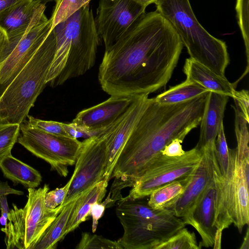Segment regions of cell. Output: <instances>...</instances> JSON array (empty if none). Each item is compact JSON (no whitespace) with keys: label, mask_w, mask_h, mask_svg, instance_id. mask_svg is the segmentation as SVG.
I'll use <instances>...</instances> for the list:
<instances>
[{"label":"cell","mask_w":249,"mask_h":249,"mask_svg":"<svg viewBox=\"0 0 249 249\" xmlns=\"http://www.w3.org/2000/svg\"><path fill=\"white\" fill-rule=\"evenodd\" d=\"M71 180L72 178H71L63 187L56 188L55 189L48 191L46 193L44 202L47 208L53 209L63 203L67 196Z\"/></svg>","instance_id":"obj_33"},{"label":"cell","mask_w":249,"mask_h":249,"mask_svg":"<svg viewBox=\"0 0 249 249\" xmlns=\"http://www.w3.org/2000/svg\"><path fill=\"white\" fill-rule=\"evenodd\" d=\"M56 49L53 65L63 70L51 85L57 86L81 76L94 65L101 37L89 2L53 28Z\"/></svg>","instance_id":"obj_3"},{"label":"cell","mask_w":249,"mask_h":249,"mask_svg":"<svg viewBox=\"0 0 249 249\" xmlns=\"http://www.w3.org/2000/svg\"><path fill=\"white\" fill-rule=\"evenodd\" d=\"M0 169L4 176L15 184L36 188L42 181V176L36 169L15 158L12 155L0 160Z\"/></svg>","instance_id":"obj_22"},{"label":"cell","mask_w":249,"mask_h":249,"mask_svg":"<svg viewBox=\"0 0 249 249\" xmlns=\"http://www.w3.org/2000/svg\"><path fill=\"white\" fill-rule=\"evenodd\" d=\"M43 3L46 4L47 2L54 1V0H40Z\"/></svg>","instance_id":"obj_44"},{"label":"cell","mask_w":249,"mask_h":249,"mask_svg":"<svg viewBox=\"0 0 249 249\" xmlns=\"http://www.w3.org/2000/svg\"><path fill=\"white\" fill-rule=\"evenodd\" d=\"M46 7L40 0H22L0 13V28L7 38L1 62L23 35L46 18Z\"/></svg>","instance_id":"obj_13"},{"label":"cell","mask_w":249,"mask_h":249,"mask_svg":"<svg viewBox=\"0 0 249 249\" xmlns=\"http://www.w3.org/2000/svg\"><path fill=\"white\" fill-rule=\"evenodd\" d=\"M199 249L195 233L184 227L156 248V249Z\"/></svg>","instance_id":"obj_27"},{"label":"cell","mask_w":249,"mask_h":249,"mask_svg":"<svg viewBox=\"0 0 249 249\" xmlns=\"http://www.w3.org/2000/svg\"><path fill=\"white\" fill-rule=\"evenodd\" d=\"M240 249H249V230L247 228L246 234L245 236L243 242L239 248Z\"/></svg>","instance_id":"obj_42"},{"label":"cell","mask_w":249,"mask_h":249,"mask_svg":"<svg viewBox=\"0 0 249 249\" xmlns=\"http://www.w3.org/2000/svg\"><path fill=\"white\" fill-rule=\"evenodd\" d=\"M115 213L124 229L117 241L124 249H156L185 227L168 209H155L142 198L119 200Z\"/></svg>","instance_id":"obj_4"},{"label":"cell","mask_w":249,"mask_h":249,"mask_svg":"<svg viewBox=\"0 0 249 249\" xmlns=\"http://www.w3.org/2000/svg\"><path fill=\"white\" fill-rule=\"evenodd\" d=\"M229 168L223 177L213 171L215 186L214 226L223 231L233 224L240 233L249 223V153L229 148Z\"/></svg>","instance_id":"obj_7"},{"label":"cell","mask_w":249,"mask_h":249,"mask_svg":"<svg viewBox=\"0 0 249 249\" xmlns=\"http://www.w3.org/2000/svg\"><path fill=\"white\" fill-rule=\"evenodd\" d=\"M215 186L213 179L208 185L197 202L192 214L193 226L201 238L198 245L213 247L216 228L214 226Z\"/></svg>","instance_id":"obj_19"},{"label":"cell","mask_w":249,"mask_h":249,"mask_svg":"<svg viewBox=\"0 0 249 249\" xmlns=\"http://www.w3.org/2000/svg\"><path fill=\"white\" fill-rule=\"evenodd\" d=\"M78 197L71 200L63 207L34 249L56 248L58 243L65 237L64 232Z\"/></svg>","instance_id":"obj_23"},{"label":"cell","mask_w":249,"mask_h":249,"mask_svg":"<svg viewBox=\"0 0 249 249\" xmlns=\"http://www.w3.org/2000/svg\"><path fill=\"white\" fill-rule=\"evenodd\" d=\"M107 203L104 201L103 202H95L91 206L90 215L92 218V231L95 232L96 231L98 221L103 216Z\"/></svg>","instance_id":"obj_38"},{"label":"cell","mask_w":249,"mask_h":249,"mask_svg":"<svg viewBox=\"0 0 249 249\" xmlns=\"http://www.w3.org/2000/svg\"><path fill=\"white\" fill-rule=\"evenodd\" d=\"M54 1L55 4L50 18L52 29L66 20L83 6L89 3V0H54Z\"/></svg>","instance_id":"obj_26"},{"label":"cell","mask_w":249,"mask_h":249,"mask_svg":"<svg viewBox=\"0 0 249 249\" xmlns=\"http://www.w3.org/2000/svg\"><path fill=\"white\" fill-rule=\"evenodd\" d=\"M240 112L246 120L249 123V95L247 90L242 89L240 91H235L233 97Z\"/></svg>","instance_id":"obj_36"},{"label":"cell","mask_w":249,"mask_h":249,"mask_svg":"<svg viewBox=\"0 0 249 249\" xmlns=\"http://www.w3.org/2000/svg\"><path fill=\"white\" fill-rule=\"evenodd\" d=\"M183 141L182 140L179 138H175L172 140L161 150L160 153L163 155L170 157L182 156L185 152L182 149L181 144Z\"/></svg>","instance_id":"obj_37"},{"label":"cell","mask_w":249,"mask_h":249,"mask_svg":"<svg viewBox=\"0 0 249 249\" xmlns=\"http://www.w3.org/2000/svg\"><path fill=\"white\" fill-rule=\"evenodd\" d=\"M138 96H111L103 102L79 112L72 122L88 130L105 131L123 116Z\"/></svg>","instance_id":"obj_17"},{"label":"cell","mask_w":249,"mask_h":249,"mask_svg":"<svg viewBox=\"0 0 249 249\" xmlns=\"http://www.w3.org/2000/svg\"><path fill=\"white\" fill-rule=\"evenodd\" d=\"M183 72L186 79L199 84L210 91L233 98L235 87L226 77L220 76L198 62L191 58L185 60Z\"/></svg>","instance_id":"obj_20"},{"label":"cell","mask_w":249,"mask_h":249,"mask_svg":"<svg viewBox=\"0 0 249 249\" xmlns=\"http://www.w3.org/2000/svg\"><path fill=\"white\" fill-rule=\"evenodd\" d=\"M17 142L64 177L68 174V167L75 164L82 146L77 139L45 132L29 125L26 120L20 124Z\"/></svg>","instance_id":"obj_10"},{"label":"cell","mask_w":249,"mask_h":249,"mask_svg":"<svg viewBox=\"0 0 249 249\" xmlns=\"http://www.w3.org/2000/svg\"><path fill=\"white\" fill-rule=\"evenodd\" d=\"M229 97L209 91L206 97L200 121V132L196 146L201 151H214L215 141L222 125L226 106Z\"/></svg>","instance_id":"obj_18"},{"label":"cell","mask_w":249,"mask_h":249,"mask_svg":"<svg viewBox=\"0 0 249 249\" xmlns=\"http://www.w3.org/2000/svg\"><path fill=\"white\" fill-rule=\"evenodd\" d=\"M22 0H0V13Z\"/></svg>","instance_id":"obj_39"},{"label":"cell","mask_w":249,"mask_h":249,"mask_svg":"<svg viewBox=\"0 0 249 249\" xmlns=\"http://www.w3.org/2000/svg\"><path fill=\"white\" fill-rule=\"evenodd\" d=\"M208 92L174 104H160L154 98L133 128L116 162L110 193L121 196L133 186L164 146L175 138L183 141L200 123Z\"/></svg>","instance_id":"obj_2"},{"label":"cell","mask_w":249,"mask_h":249,"mask_svg":"<svg viewBox=\"0 0 249 249\" xmlns=\"http://www.w3.org/2000/svg\"><path fill=\"white\" fill-rule=\"evenodd\" d=\"M156 11L173 26L190 58L225 76L230 57L225 42L209 33L199 23L189 0H157Z\"/></svg>","instance_id":"obj_5"},{"label":"cell","mask_w":249,"mask_h":249,"mask_svg":"<svg viewBox=\"0 0 249 249\" xmlns=\"http://www.w3.org/2000/svg\"><path fill=\"white\" fill-rule=\"evenodd\" d=\"M214 156L216 165L215 170L221 176L226 177L229 168L230 156L223 125L215 141Z\"/></svg>","instance_id":"obj_29"},{"label":"cell","mask_w":249,"mask_h":249,"mask_svg":"<svg viewBox=\"0 0 249 249\" xmlns=\"http://www.w3.org/2000/svg\"><path fill=\"white\" fill-rule=\"evenodd\" d=\"M235 9L238 25L245 43L248 64L247 69L248 71L249 55V0H236Z\"/></svg>","instance_id":"obj_31"},{"label":"cell","mask_w":249,"mask_h":249,"mask_svg":"<svg viewBox=\"0 0 249 249\" xmlns=\"http://www.w3.org/2000/svg\"><path fill=\"white\" fill-rule=\"evenodd\" d=\"M157 0H138L139 3L144 8L150 4L155 3Z\"/></svg>","instance_id":"obj_43"},{"label":"cell","mask_w":249,"mask_h":249,"mask_svg":"<svg viewBox=\"0 0 249 249\" xmlns=\"http://www.w3.org/2000/svg\"><path fill=\"white\" fill-rule=\"evenodd\" d=\"M62 125L70 137L77 139L80 138L86 139L98 136L105 131L88 130L78 126L72 122L69 124L62 123Z\"/></svg>","instance_id":"obj_34"},{"label":"cell","mask_w":249,"mask_h":249,"mask_svg":"<svg viewBox=\"0 0 249 249\" xmlns=\"http://www.w3.org/2000/svg\"><path fill=\"white\" fill-rule=\"evenodd\" d=\"M201 159L194 175L177 202L169 209L174 214L191 225L195 208L208 185L213 179L215 166L214 151L203 150Z\"/></svg>","instance_id":"obj_15"},{"label":"cell","mask_w":249,"mask_h":249,"mask_svg":"<svg viewBox=\"0 0 249 249\" xmlns=\"http://www.w3.org/2000/svg\"><path fill=\"white\" fill-rule=\"evenodd\" d=\"M10 194L23 195L24 193L13 189L10 187L7 182L0 181V210L1 216L7 220L8 213L9 209L7 203L6 196Z\"/></svg>","instance_id":"obj_35"},{"label":"cell","mask_w":249,"mask_h":249,"mask_svg":"<svg viewBox=\"0 0 249 249\" xmlns=\"http://www.w3.org/2000/svg\"><path fill=\"white\" fill-rule=\"evenodd\" d=\"M106 131L82 142L71 177V182L62 206H64L104 179L108 153Z\"/></svg>","instance_id":"obj_11"},{"label":"cell","mask_w":249,"mask_h":249,"mask_svg":"<svg viewBox=\"0 0 249 249\" xmlns=\"http://www.w3.org/2000/svg\"><path fill=\"white\" fill-rule=\"evenodd\" d=\"M76 249H123L117 241H112L101 235L83 232Z\"/></svg>","instance_id":"obj_30"},{"label":"cell","mask_w":249,"mask_h":249,"mask_svg":"<svg viewBox=\"0 0 249 249\" xmlns=\"http://www.w3.org/2000/svg\"><path fill=\"white\" fill-rule=\"evenodd\" d=\"M107 185L108 181L103 179L79 196L68 221L65 237L87 220L92 205L95 202H101L105 197Z\"/></svg>","instance_id":"obj_21"},{"label":"cell","mask_w":249,"mask_h":249,"mask_svg":"<svg viewBox=\"0 0 249 249\" xmlns=\"http://www.w3.org/2000/svg\"><path fill=\"white\" fill-rule=\"evenodd\" d=\"M55 49L56 39L53 29L0 96V123L20 124L25 120L47 84Z\"/></svg>","instance_id":"obj_6"},{"label":"cell","mask_w":249,"mask_h":249,"mask_svg":"<svg viewBox=\"0 0 249 249\" xmlns=\"http://www.w3.org/2000/svg\"><path fill=\"white\" fill-rule=\"evenodd\" d=\"M209 91H210L197 83L186 79L184 82L170 87L154 98L160 104H174L189 100Z\"/></svg>","instance_id":"obj_24"},{"label":"cell","mask_w":249,"mask_h":249,"mask_svg":"<svg viewBox=\"0 0 249 249\" xmlns=\"http://www.w3.org/2000/svg\"><path fill=\"white\" fill-rule=\"evenodd\" d=\"M46 17L23 35L0 63V87L4 89L33 56L52 30Z\"/></svg>","instance_id":"obj_14"},{"label":"cell","mask_w":249,"mask_h":249,"mask_svg":"<svg viewBox=\"0 0 249 249\" xmlns=\"http://www.w3.org/2000/svg\"><path fill=\"white\" fill-rule=\"evenodd\" d=\"M189 183L175 181L152 192L147 201L155 209H169L178 200Z\"/></svg>","instance_id":"obj_25"},{"label":"cell","mask_w":249,"mask_h":249,"mask_svg":"<svg viewBox=\"0 0 249 249\" xmlns=\"http://www.w3.org/2000/svg\"><path fill=\"white\" fill-rule=\"evenodd\" d=\"M222 231L216 230L215 235H214V244L213 246V249H221V241L222 237Z\"/></svg>","instance_id":"obj_41"},{"label":"cell","mask_w":249,"mask_h":249,"mask_svg":"<svg viewBox=\"0 0 249 249\" xmlns=\"http://www.w3.org/2000/svg\"><path fill=\"white\" fill-rule=\"evenodd\" d=\"M27 117L28 124L34 128L53 135L70 137L64 129L62 123L42 120L30 115Z\"/></svg>","instance_id":"obj_32"},{"label":"cell","mask_w":249,"mask_h":249,"mask_svg":"<svg viewBox=\"0 0 249 249\" xmlns=\"http://www.w3.org/2000/svg\"><path fill=\"white\" fill-rule=\"evenodd\" d=\"M7 41V38L5 32L0 28V63L1 62V54Z\"/></svg>","instance_id":"obj_40"},{"label":"cell","mask_w":249,"mask_h":249,"mask_svg":"<svg viewBox=\"0 0 249 249\" xmlns=\"http://www.w3.org/2000/svg\"><path fill=\"white\" fill-rule=\"evenodd\" d=\"M149 94L140 95L127 111L106 131L108 153L104 179L110 178L116 162L142 114L147 107L150 98Z\"/></svg>","instance_id":"obj_16"},{"label":"cell","mask_w":249,"mask_h":249,"mask_svg":"<svg viewBox=\"0 0 249 249\" xmlns=\"http://www.w3.org/2000/svg\"><path fill=\"white\" fill-rule=\"evenodd\" d=\"M183 44L156 10L145 13L105 49L99 68L102 89L114 96L149 94L165 86Z\"/></svg>","instance_id":"obj_1"},{"label":"cell","mask_w":249,"mask_h":249,"mask_svg":"<svg viewBox=\"0 0 249 249\" xmlns=\"http://www.w3.org/2000/svg\"><path fill=\"white\" fill-rule=\"evenodd\" d=\"M145 13L138 0H99L94 20L105 49Z\"/></svg>","instance_id":"obj_12"},{"label":"cell","mask_w":249,"mask_h":249,"mask_svg":"<svg viewBox=\"0 0 249 249\" xmlns=\"http://www.w3.org/2000/svg\"><path fill=\"white\" fill-rule=\"evenodd\" d=\"M49 185L37 189H28L27 202L23 208L13 204L8 213L6 225L1 228L5 234L4 242L7 249H34L44 233L61 212L60 205L51 209L45 205Z\"/></svg>","instance_id":"obj_8"},{"label":"cell","mask_w":249,"mask_h":249,"mask_svg":"<svg viewBox=\"0 0 249 249\" xmlns=\"http://www.w3.org/2000/svg\"><path fill=\"white\" fill-rule=\"evenodd\" d=\"M196 146L181 156L170 157L159 154L146 167L124 197L143 198L157 189L175 181L189 183L201 159Z\"/></svg>","instance_id":"obj_9"},{"label":"cell","mask_w":249,"mask_h":249,"mask_svg":"<svg viewBox=\"0 0 249 249\" xmlns=\"http://www.w3.org/2000/svg\"><path fill=\"white\" fill-rule=\"evenodd\" d=\"M19 133L20 124L0 123V160L12 155L11 150Z\"/></svg>","instance_id":"obj_28"}]
</instances>
